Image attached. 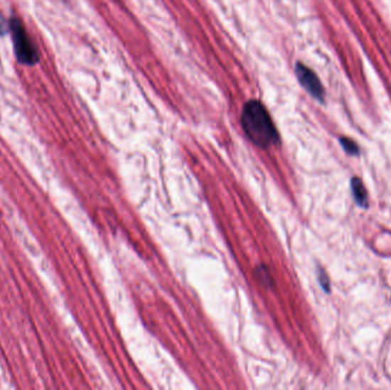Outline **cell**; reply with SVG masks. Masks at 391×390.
<instances>
[{
  "label": "cell",
  "mask_w": 391,
  "mask_h": 390,
  "mask_svg": "<svg viewBox=\"0 0 391 390\" xmlns=\"http://www.w3.org/2000/svg\"><path fill=\"white\" fill-rule=\"evenodd\" d=\"M240 121L247 138L257 147L266 149L279 141V134L272 116L260 101L251 100L245 103Z\"/></svg>",
  "instance_id": "6da1fadb"
},
{
  "label": "cell",
  "mask_w": 391,
  "mask_h": 390,
  "mask_svg": "<svg viewBox=\"0 0 391 390\" xmlns=\"http://www.w3.org/2000/svg\"><path fill=\"white\" fill-rule=\"evenodd\" d=\"M9 22H11V33H12L16 60L21 65H37L39 62L38 48L30 38L23 22L18 18H13Z\"/></svg>",
  "instance_id": "7a4b0ae2"
},
{
  "label": "cell",
  "mask_w": 391,
  "mask_h": 390,
  "mask_svg": "<svg viewBox=\"0 0 391 390\" xmlns=\"http://www.w3.org/2000/svg\"><path fill=\"white\" fill-rule=\"evenodd\" d=\"M295 72H296V77H298L299 82H300L302 87L311 97H315L316 100L323 102L325 99V90L321 85V80H319L317 75L310 67H306L304 63H300V62L295 67Z\"/></svg>",
  "instance_id": "3957f363"
},
{
  "label": "cell",
  "mask_w": 391,
  "mask_h": 390,
  "mask_svg": "<svg viewBox=\"0 0 391 390\" xmlns=\"http://www.w3.org/2000/svg\"><path fill=\"white\" fill-rule=\"evenodd\" d=\"M351 188H353V196L356 200L357 204L363 207L368 206V193L363 182L358 178H353L351 181Z\"/></svg>",
  "instance_id": "277c9868"
},
{
  "label": "cell",
  "mask_w": 391,
  "mask_h": 390,
  "mask_svg": "<svg viewBox=\"0 0 391 390\" xmlns=\"http://www.w3.org/2000/svg\"><path fill=\"white\" fill-rule=\"evenodd\" d=\"M340 142H341L343 149H345L349 155H358V146H357L356 142L353 141L351 139L341 138L340 139Z\"/></svg>",
  "instance_id": "5b68a950"
},
{
  "label": "cell",
  "mask_w": 391,
  "mask_h": 390,
  "mask_svg": "<svg viewBox=\"0 0 391 390\" xmlns=\"http://www.w3.org/2000/svg\"><path fill=\"white\" fill-rule=\"evenodd\" d=\"M11 31V22L0 13V36H5Z\"/></svg>",
  "instance_id": "8992f818"
}]
</instances>
